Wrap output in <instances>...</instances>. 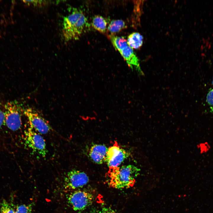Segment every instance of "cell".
Returning <instances> with one entry per match:
<instances>
[{"mask_svg":"<svg viewBox=\"0 0 213 213\" xmlns=\"http://www.w3.org/2000/svg\"><path fill=\"white\" fill-rule=\"evenodd\" d=\"M22 204L17 206L15 210V213H32L33 205Z\"/></svg>","mask_w":213,"mask_h":213,"instance_id":"9a60e30c","label":"cell"},{"mask_svg":"<svg viewBox=\"0 0 213 213\" xmlns=\"http://www.w3.org/2000/svg\"><path fill=\"white\" fill-rule=\"evenodd\" d=\"M25 143L33 151L43 157L47 154L46 142L43 137L31 128H28L25 133Z\"/></svg>","mask_w":213,"mask_h":213,"instance_id":"52a82bcc","label":"cell"},{"mask_svg":"<svg viewBox=\"0 0 213 213\" xmlns=\"http://www.w3.org/2000/svg\"><path fill=\"white\" fill-rule=\"evenodd\" d=\"M15 101L7 102L5 104L4 122L7 127L14 131L18 130L22 125L21 109Z\"/></svg>","mask_w":213,"mask_h":213,"instance_id":"277c9868","label":"cell"},{"mask_svg":"<svg viewBox=\"0 0 213 213\" xmlns=\"http://www.w3.org/2000/svg\"><path fill=\"white\" fill-rule=\"evenodd\" d=\"M143 37L139 33H133L129 35L127 41L128 45L132 49H138L142 46Z\"/></svg>","mask_w":213,"mask_h":213,"instance_id":"8fae6325","label":"cell"},{"mask_svg":"<svg viewBox=\"0 0 213 213\" xmlns=\"http://www.w3.org/2000/svg\"><path fill=\"white\" fill-rule=\"evenodd\" d=\"M139 169L133 165L109 168L107 173L109 185L116 189L127 188L134 185Z\"/></svg>","mask_w":213,"mask_h":213,"instance_id":"7a4b0ae2","label":"cell"},{"mask_svg":"<svg viewBox=\"0 0 213 213\" xmlns=\"http://www.w3.org/2000/svg\"><path fill=\"white\" fill-rule=\"evenodd\" d=\"M125 27V24L122 20H112L109 24L107 29L113 35L121 30Z\"/></svg>","mask_w":213,"mask_h":213,"instance_id":"4fadbf2b","label":"cell"},{"mask_svg":"<svg viewBox=\"0 0 213 213\" xmlns=\"http://www.w3.org/2000/svg\"><path fill=\"white\" fill-rule=\"evenodd\" d=\"M89 213H116V212L111 208L104 207L96 209Z\"/></svg>","mask_w":213,"mask_h":213,"instance_id":"ac0fdd59","label":"cell"},{"mask_svg":"<svg viewBox=\"0 0 213 213\" xmlns=\"http://www.w3.org/2000/svg\"><path fill=\"white\" fill-rule=\"evenodd\" d=\"M24 114L28 121L30 127L41 134H46L51 130V128L41 114L33 108L28 107L24 109Z\"/></svg>","mask_w":213,"mask_h":213,"instance_id":"8992f818","label":"cell"},{"mask_svg":"<svg viewBox=\"0 0 213 213\" xmlns=\"http://www.w3.org/2000/svg\"><path fill=\"white\" fill-rule=\"evenodd\" d=\"M4 114L3 111L0 108V128L4 122Z\"/></svg>","mask_w":213,"mask_h":213,"instance_id":"d6986e66","label":"cell"},{"mask_svg":"<svg viewBox=\"0 0 213 213\" xmlns=\"http://www.w3.org/2000/svg\"><path fill=\"white\" fill-rule=\"evenodd\" d=\"M108 148L104 145L96 144L90 148L88 156L93 162L101 164L106 162Z\"/></svg>","mask_w":213,"mask_h":213,"instance_id":"30bf717a","label":"cell"},{"mask_svg":"<svg viewBox=\"0 0 213 213\" xmlns=\"http://www.w3.org/2000/svg\"><path fill=\"white\" fill-rule=\"evenodd\" d=\"M206 101L210 111L213 113V88L209 90L206 97Z\"/></svg>","mask_w":213,"mask_h":213,"instance_id":"e0dca14e","label":"cell"},{"mask_svg":"<svg viewBox=\"0 0 213 213\" xmlns=\"http://www.w3.org/2000/svg\"><path fill=\"white\" fill-rule=\"evenodd\" d=\"M69 14L63 17L62 25V34L66 42L78 39L90 26L83 12L72 7Z\"/></svg>","mask_w":213,"mask_h":213,"instance_id":"6da1fadb","label":"cell"},{"mask_svg":"<svg viewBox=\"0 0 213 213\" xmlns=\"http://www.w3.org/2000/svg\"><path fill=\"white\" fill-rule=\"evenodd\" d=\"M91 24L92 27L99 32L104 33L106 32L107 22L106 20L102 16H94L93 17Z\"/></svg>","mask_w":213,"mask_h":213,"instance_id":"7c38bea8","label":"cell"},{"mask_svg":"<svg viewBox=\"0 0 213 213\" xmlns=\"http://www.w3.org/2000/svg\"><path fill=\"white\" fill-rule=\"evenodd\" d=\"M109 36L114 47L119 51L130 68L135 70L139 75H144L139 60L133 49L128 44L127 40L123 37L112 34Z\"/></svg>","mask_w":213,"mask_h":213,"instance_id":"3957f363","label":"cell"},{"mask_svg":"<svg viewBox=\"0 0 213 213\" xmlns=\"http://www.w3.org/2000/svg\"><path fill=\"white\" fill-rule=\"evenodd\" d=\"M0 213H15V211L6 200L3 199L1 204Z\"/></svg>","mask_w":213,"mask_h":213,"instance_id":"5bb4252c","label":"cell"},{"mask_svg":"<svg viewBox=\"0 0 213 213\" xmlns=\"http://www.w3.org/2000/svg\"><path fill=\"white\" fill-rule=\"evenodd\" d=\"M130 154L117 144H114L108 148L106 162L109 168L119 167L129 156Z\"/></svg>","mask_w":213,"mask_h":213,"instance_id":"9c48e42d","label":"cell"},{"mask_svg":"<svg viewBox=\"0 0 213 213\" xmlns=\"http://www.w3.org/2000/svg\"><path fill=\"white\" fill-rule=\"evenodd\" d=\"M89 178L85 172L76 170L69 171L64 179L65 188L75 189L82 187L89 181Z\"/></svg>","mask_w":213,"mask_h":213,"instance_id":"ba28073f","label":"cell"},{"mask_svg":"<svg viewBox=\"0 0 213 213\" xmlns=\"http://www.w3.org/2000/svg\"><path fill=\"white\" fill-rule=\"evenodd\" d=\"M67 199L68 204L74 210L81 211L92 204L93 197L88 192L77 190L69 194Z\"/></svg>","mask_w":213,"mask_h":213,"instance_id":"5b68a950","label":"cell"},{"mask_svg":"<svg viewBox=\"0 0 213 213\" xmlns=\"http://www.w3.org/2000/svg\"><path fill=\"white\" fill-rule=\"evenodd\" d=\"M23 1L26 4L35 7H41L49 3L48 1L45 0H24Z\"/></svg>","mask_w":213,"mask_h":213,"instance_id":"2e32d148","label":"cell"},{"mask_svg":"<svg viewBox=\"0 0 213 213\" xmlns=\"http://www.w3.org/2000/svg\"><path fill=\"white\" fill-rule=\"evenodd\" d=\"M212 84L213 85V80H212Z\"/></svg>","mask_w":213,"mask_h":213,"instance_id":"ffe728a7","label":"cell"}]
</instances>
